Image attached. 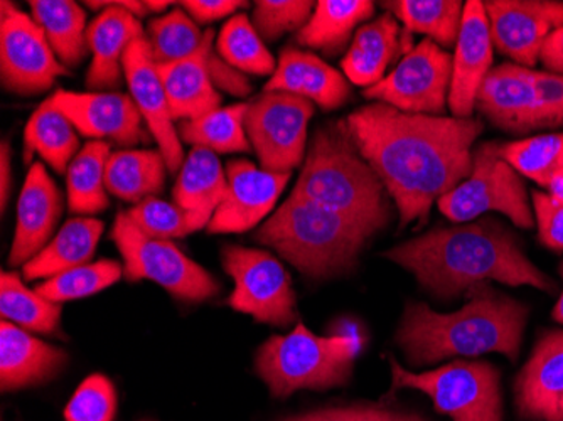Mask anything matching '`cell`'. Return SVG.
<instances>
[{"label":"cell","instance_id":"cell-1","mask_svg":"<svg viewBox=\"0 0 563 421\" xmlns=\"http://www.w3.org/2000/svg\"><path fill=\"white\" fill-rule=\"evenodd\" d=\"M346 125L397 204L400 230L426 221L433 202L467 179L473 145L484 130L474 117L413 115L379 101L354 110Z\"/></svg>","mask_w":563,"mask_h":421},{"label":"cell","instance_id":"cell-2","mask_svg":"<svg viewBox=\"0 0 563 421\" xmlns=\"http://www.w3.org/2000/svg\"><path fill=\"white\" fill-rule=\"evenodd\" d=\"M383 256L410 272L439 299L461 296L484 281H499L509 287L530 285L550 293L556 288L555 281L521 252L514 234L492 218L435 228L388 250Z\"/></svg>","mask_w":563,"mask_h":421},{"label":"cell","instance_id":"cell-3","mask_svg":"<svg viewBox=\"0 0 563 421\" xmlns=\"http://www.w3.org/2000/svg\"><path fill=\"white\" fill-rule=\"evenodd\" d=\"M527 319V306L484 281L467 290L466 303L457 312L441 313L427 303L408 302L395 339L408 363L417 367L489 353L517 361Z\"/></svg>","mask_w":563,"mask_h":421},{"label":"cell","instance_id":"cell-4","mask_svg":"<svg viewBox=\"0 0 563 421\" xmlns=\"http://www.w3.org/2000/svg\"><path fill=\"white\" fill-rule=\"evenodd\" d=\"M292 196L332 209L373 234L390 223L387 189L357 151L346 120L316 130Z\"/></svg>","mask_w":563,"mask_h":421},{"label":"cell","instance_id":"cell-5","mask_svg":"<svg viewBox=\"0 0 563 421\" xmlns=\"http://www.w3.org/2000/svg\"><path fill=\"white\" fill-rule=\"evenodd\" d=\"M372 236L356 221L292 195L255 233L261 245L318 280L347 274Z\"/></svg>","mask_w":563,"mask_h":421},{"label":"cell","instance_id":"cell-6","mask_svg":"<svg viewBox=\"0 0 563 421\" xmlns=\"http://www.w3.org/2000/svg\"><path fill=\"white\" fill-rule=\"evenodd\" d=\"M363 339L350 322H343L329 337L312 334L297 322L287 335H272L255 356V372L274 398L290 397L299 389L336 388L353 375L354 359Z\"/></svg>","mask_w":563,"mask_h":421},{"label":"cell","instance_id":"cell-7","mask_svg":"<svg viewBox=\"0 0 563 421\" xmlns=\"http://www.w3.org/2000/svg\"><path fill=\"white\" fill-rule=\"evenodd\" d=\"M395 389L426 392L439 413L452 421H503L498 367L489 363L452 361L432 372H407L390 359Z\"/></svg>","mask_w":563,"mask_h":421},{"label":"cell","instance_id":"cell-8","mask_svg":"<svg viewBox=\"0 0 563 421\" xmlns=\"http://www.w3.org/2000/svg\"><path fill=\"white\" fill-rule=\"evenodd\" d=\"M110 239L123 258L129 281L152 280L181 302H205L220 293V284L173 242L142 233L129 214L120 211Z\"/></svg>","mask_w":563,"mask_h":421},{"label":"cell","instance_id":"cell-9","mask_svg":"<svg viewBox=\"0 0 563 421\" xmlns=\"http://www.w3.org/2000/svg\"><path fill=\"white\" fill-rule=\"evenodd\" d=\"M438 206L441 213L454 223H466L481 214L498 211L523 230H530L534 224L523 180L503 159L498 142L477 145L470 176L442 196Z\"/></svg>","mask_w":563,"mask_h":421},{"label":"cell","instance_id":"cell-10","mask_svg":"<svg viewBox=\"0 0 563 421\" xmlns=\"http://www.w3.org/2000/svg\"><path fill=\"white\" fill-rule=\"evenodd\" d=\"M223 268L235 281L228 306L262 324L290 328L296 322V292L286 267L265 250L224 246Z\"/></svg>","mask_w":563,"mask_h":421},{"label":"cell","instance_id":"cell-11","mask_svg":"<svg viewBox=\"0 0 563 421\" xmlns=\"http://www.w3.org/2000/svg\"><path fill=\"white\" fill-rule=\"evenodd\" d=\"M312 115V101L282 91H265L249 103L245 132L262 169L290 173L302 164Z\"/></svg>","mask_w":563,"mask_h":421},{"label":"cell","instance_id":"cell-12","mask_svg":"<svg viewBox=\"0 0 563 421\" xmlns=\"http://www.w3.org/2000/svg\"><path fill=\"white\" fill-rule=\"evenodd\" d=\"M452 81V56L423 40L404 55L397 68L366 88L365 98L413 115L445 117Z\"/></svg>","mask_w":563,"mask_h":421},{"label":"cell","instance_id":"cell-13","mask_svg":"<svg viewBox=\"0 0 563 421\" xmlns=\"http://www.w3.org/2000/svg\"><path fill=\"white\" fill-rule=\"evenodd\" d=\"M0 12V76L5 90L37 95L49 90L68 68L58 62L46 34L30 15L11 2Z\"/></svg>","mask_w":563,"mask_h":421},{"label":"cell","instance_id":"cell-14","mask_svg":"<svg viewBox=\"0 0 563 421\" xmlns=\"http://www.w3.org/2000/svg\"><path fill=\"white\" fill-rule=\"evenodd\" d=\"M484 9L493 46L528 69L540 62L550 34L563 27V2L556 0H489Z\"/></svg>","mask_w":563,"mask_h":421},{"label":"cell","instance_id":"cell-15","mask_svg":"<svg viewBox=\"0 0 563 421\" xmlns=\"http://www.w3.org/2000/svg\"><path fill=\"white\" fill-rule=\"evenodd\" d=\"M290 173H268L249 160L227 166V195L208 223L214 234L245 233L257 226L280 198Z\"/></svg>","mask_w":563,"mask_h":421},{"label":"cell","instance_id":"cell-16","mask_svg":"<svg viewBox=\"0 0 563 421\" xmlns=\"http://www.w3.org/2000/svg\"><path fill=\"white\" fill-rule=\"evenodd\" d=\"M46 101L62 112L84 137L112 141L120 147H132L144 139L141 112L126 95L58 90Z\"/></svg>","mask_w":563,"mask_h":421},{"label":"cell","instance_id":"cell-17","mask_svg":"<svg viewBox=\"0 0 563 421\" xmlns=\"http://www.w3.org/2000/svg\"><path fill=\"white\" fill-rule=\"evenodd\" d=\"M123 71L126 84L131 88L132 100L137 104L139 112L147 122L151 134L159 144L167 169L176 173L183 167L181 142L170 115L166 88L161 78L159 68L152 58L151 44L147 37L135 40L123 56Z\"/></svg>","mask_w":563,"mask_h":421},{"label":"cell","instance_id":"cell-18","mask_svg":"<svg viewBox=\"0 0 563 421\" xmlns=\"http://www.w3.org/2000/svg\"><path fill=\"white\" fill-rule=\"evenodd\" d=\"M493 40L484 2L464 4L463 24L452 58L449 109L454 119H471L476 110V95L484 78L493 69Z\"/></svg>","mask_w":563,"mask_h":421},{"label":"cell","instance_id":"cell-19","mask_svg":"<svg viewBox=\"0 0 563 421\" xmlns=\"http://www.w3.org/2000/svg\"><path fill=\"white\" fill-rule=\"evenodd\" d=\"M62 195L43 164H33L18 202V226L9 253L12 267H24L46 248L62 218Z\"/></svg>","mask_w":563,"mask_h":421},{"label":"cell","instance_id":"cell-20","mask_svg":"<svg viewBox=\"0 0 563 421\" xmlns=\"http://www.w3.org/2000/svg\"><path fill=\"white\" fill-rule=\"evenodd\" d=\"M533 69L515 63L496 66L476 95V110L496 129L523 135L534 130Z\"/></svg>","mask_w":563,"mask_h":421},{"label":"cell","instance_id":"cell-21","mask_svg":"<svg viewBox=\"0 0 563 421\" xmlns=\"http://www.w3.org/2000/svg\"><path fill=\"white\" fill-rule=\"evenodd\" d=\"M90 8H106L87 30L91 51L87 87L91 90H113L122 85L123 56L135 40L144 36L141 21L113 2H88Z\"/></svg>","mask_w":563,"mask_h":421},{"label":"cell","instance_id":"cell-22","mask_svg":"<svg viewBox=\"0 0 563 421\" xmlns=\"http://www.w3.org/2000/svg\"><path fill=\"white\" fill-rule=\"evenodd\" d=\"M521 417L555 421L563 398V331H547L515 383Z\"/></svg>","mask_w":563,"mask_h":421},{"label":"cell","instance_id":"cell-23","mask_svg":"<svg viewBox=\"0 0 563 421\" xmlns=\"http://www.w3.org/2000/svg\"><path fill=\"white\" fill-rule=\"evenodd\" d=\"M265 91L296 95L324 110L340 109L351 97L350 84L338 69L297 47L282 51L277 69L265 85Z\"/></svg>","mask_w":563,"mask_h":421},{"label":"cell","instance_id":"cell-24","mask_svg":"<svg viewBox=\"0 0 563 421\" xmlns=\"http://www.w3.org/2000/svg\"><path fill=\"white\" fill-rule=\"evenodd\" d=\"M68 354L33 337L12 322L0 324V388H30L55 379L66 366Z\"/></svg>","mask_w":563,"mask_h":421},{"label":"cell","instance_id":"cell-25","mask_svg":"<svg viewBox=\"0 0 563 421\" xmlns=\"http://www.w3.org/2000/svg\"><path fill=\"white\" fill-rule=\"evenodd\" d=\"M213 37V31L208 30L205 44L191 58L157 66L173 120H195L220 109L221 97L208 69Z\"/></svg>","mask_w":563,"mask_h":421},{"label":"cell","instance_id":"cell-26","mask_svg":"<svg viewBox=\"0 0 563 421\" xmlns=\"http://www.w3.org/2000/svg\"><path fill=\"white\" fill-rule=\"evenodd\" d=\"M404 33L390 12L362 25L341 66L351 84L373 87L385 78L388 66L400 55Z\"/></svg>","mask_w":563,"mask_h":421},{"label":"cell","instance_id":"cell-27","mask_svg":"<svg viewBox=\"0 0 563 421\" xmlns=\"http://www.w3.org/2000/svg\"><path fill=\"white\" fill-rule=\"evenodd\" d=\"M174 201L191 218L195 230L208 226L227 195V174L210 148L195 147L174 186Z\"/></svg>","mask_w":563,"mask_h":421},{"label":"cell","instance_id":"cell-28","mask_svg":"<svg viewBox=\"0 0 563 421\" xmlns=\"http://www.w3.org/2000/svg\"><path fill=\"white\" fill-rule=\"evenodd\" d=\"M103 233V223L93 218L66 221L49 245L22 267L24 280L56 277L73 268L84 267L95 255Z\"/></svg>","mask_w":563,"mask_h":421},{"label":"cell","instance_id":"cell-29","mask_svg":"<svg viewBox=\"0 0 563 421\" xmlns=\"http://www.w3.org/2000/svg\"><path fill=\"white\" fill-rule=\"evenodd\" d=\"M373 12L375 4L369 0H321L297 33V43L322 51L325 56L340 55L356 25L372 18Z\"/></svg>","mask_w":563,"mask_h":421},{"label":"cell","instance_id":"cell-30","mask_svg":"<svg viewBox=\"0 0 563 421\" xmlns=\"http://www.w3.org/2000/svg\"><path fill=\"white\" fill-rule=\"evenodd\" d=\"M166 160L156 151H117L107 163L106 188L126 202H142L163 192Z\"/></svg>","mask_w":563,"mask_h":421},{"label":"cell","instance_id":"cell-31","mask_svg":"<svg viewBox=\"0 0 563 421\" xmlns=\"http://www.w3.org/2000/svg\"><path fill=\"white\" fill-rule=\"evenodd\" d=\"M34 21L66 68L80 65L87 56V15L71 0H31Z\"/></svg>","mask_w":563,"mask_h":421},{"label":"cell","instance_id":"cell-32","mask_svg":"<svg viewBox=\"0 0 563 421\" xmlns=\"http://www.w3.org/2000/svg\"><path fill=\"white\" fill-rule=\"evenodd\" d=\"M78 147L80 141L76 137L73 123L44 101L24 130L25 163H31L34 152H37L56 173L65 174L78 155Z\"/></svg>","mask_w":563,"mask_h":421},{"label":"cell","instance_id":"cell-33","mask_svg":"<svg viewBox=\"0 0 563 421\" xmlns=\"http://www.w3.org/2000/svg\"><path fill=\"white\" fill-rule=\"evenodd\" d=\"M110 145L91 141L78 152L66 173L68 206L73 214H95L110 206L106 188Z\"/></svg>","mask_w":563,"mask_h":421},{"label":"cell","instance_id":"cell-34","mask_svg":"<svg viewBox=\"0 0 563 421\" xmlns=\"http://www.w3.org/2000/svg\"><path fill=\"white\" fill-rule=\"evenodd\" d=\"M385 8L400 19L404 33L426 34L427 40L449 49L457 43L464 4L459 0H397Z\"/></svg>","mask_w":563,"mask_h":421},{"label":"cell","instance_id":"cell-35","mask_svg":"<svg viewBox=\"0 0 563 421\" xmlns=\"http://www.w3.org/2000/svg\"><path fill=\"white\" fill-rule=\"evenodd\" d=\"M249 103H236L218 109L195 120H183L177 134L195 147H205L214 154L249 152L250 141L245 132V113Z\"/></svg>","mask_w":563,"mask_h":421},{"label":"cell","instance_id":"cell-36","mask_svg":"<svg viewBox=\"0 0 563 421\" xmlns=\"http://www.w3.org/2000/svg\"><path fill=\"white\" fill-rule=\"evenodd\" d=\"M0 315L4 321L14 322L19 328L40 334L58 331L62 306L49 302L22 284L14 272H2L0 277Z\"/></svg>","mask_w":563,"mask_h":421},{"label":"cell","instance_id":"cell-37","mask_svg":"<svg viewBox=\"0 0 563 421\" xmlns=\"http://www.w3.org/2000/svg\"><path fill=\"white\" fill-rule=\"evenodd\" d=\"M218 53L233 68L249 75L275 73V59L245 14L233 15L218 37Z\"/></svg>","mask_w":563,"mask_h":421},{"label":"cell","instance_id":"cell-38","mask_svg":"<svg viewBox=\"0 0 563 421\" xmlns=\"http://www.w3.org/2000/svg\"><path fill=\"white\" fill-rule=\"evenodd\" d=\"M205 40L207 31L201 33L196 22L181 9H174L148 24L147 41L157 66L191 58L201 49Z\"/></svg>","mask_w":563,"mask_h":421},{"label":"cell","instance_id":"cell-39","mask_svg":"<svg viewBox=\"0 0 563 421\" xmlns=\"http://www.w3.org/2000/svg\"><path fill=\"white\" fill-rule=\"evenodd\" d=\"M501 155L518 174L549 188L550 180L563 173V134L501 144Z\"/></svg>","mask_w":563,"mask_h":421},{"label":"cell","instance_id":"cell-40","mask_svg":"<svg viewBox=\"0 0 563 421\" xmlns=\"http://www.w3.org/2000/svg\"><path fill=\"white\" fill-rule=\"evenodd\" d=\"M120 263L113 259H100L87 263L84 267L73 268L65 274L56 275L36 288V292L49 302H71L76 299L95 296L122 278Z\"/></svg>","mask_w":563,"mask_h":421},{"label":"cell","instance_id":"cell-41","mask_svg":"<svg viewBox=\"0 0 563 421\" xmlns=\"http://www.w3.org/2000/svg\"><path fill=\"white\" fill-rule=\"evenodd\" d=\"M126 214L151 239L170 242L174 239H185L196 231L185 209L159 198L144 199L131 211H126Z\"/></svg>","mask_w":563,"mask_h":421},{"label":"cell","instance_id":"cell-42","mask_svg":"<svg viewBox=\"0 0 563 421\" xmlns=\"http://www.w3.org/2000/svg\"><path fill=\"white\" fill-rule=\"evenodd\" d=\"M316 4L311 0H258L253 9V27L265 41L286 33H299L311 19Z\"/></svg>","mask_w":563,"mask_h":421},{"label":"cell","instance_id":"cell-43","mask_svg":"<svg viewBox=\"0 0 563 421\" xmlns=\"http://www.w3.org/2000/svg\"><path fill=\"white\" fill-rule=\"evenodd\" d=\"M115 414L117 389L103 375L88 376L65 408L66 421H113Z\"/></svg>","mask_w":563,"mask_h":421},{"label":"cell","instance_id":"cell-44","mask_svg":"<svg viewBox=\"0 0 563 421\" xmlns=\"http://www.w3.org/2000/svg\"><path fill=\"white\" fill-rule=\"evenodd\" d=\"M534 130L563 126V75L533 71Z\"/></svg>","mask_w":563,"mask_h":421},{"label":"cell","instance_id":"cell-45","mask_svg":"<svg viewBox=\"0 0 563 421\" xmlns=\"http://www.w3.org/2000/svg\"><path fill=\"white\" fill-rule=\"evenodd\" d=\"M531 201L540 242L553 252H563V201L540 191L531 192Z\"/></svg>","mask_w":563,"mask_h":421},{"label":"cell","instance_id":"cell-46","mask_svg":"<svg viewBox=\"0 0 563 421\" xmlns=\"http://www.w3.org/2000/svg\"><path fill=\"white\" fill-rule=\"evenodd\" d=\"M208 69H210L214 88H220V90L228 91V93L235 95V97H246L252 91L249 78L239 69L233 68L232 65H228L221 58L220 53L214 49L211 51L210 58H208Z\"/></svg>","mask_w":563,"mask_h":421},{"label":"cell","instance_id":"cell-47","mask_svg":"<svg viewBox=\"0 0 563 421\" xmlns=\"http://www.w3.org/2000/svg\"><path fill=\"white\" fill-rule=\"evenodd\" d=\"M181 5H185L192 21L205 24V22L218 21V19L233 14L236 9L245 8L246 2H239V0H186V2H181Z\"/></svg>","mask_w":563,"mask_h":421},{"label":"cell","instance_id":"cell-48","mask_svg":"<svg viewBox=\"0 0 563 421\" xmlns=\"http://www.w3.org/2000/svg\"><path fill=\"white\" fill-rule=\"evenodd\" d=\"M351 421H427L412 413H398L382 407H350Z\"/></svg>","mask_w":563,"mask_h":421},{"label":"cell","instance_id":"cell-49","mask_svg":"<svg viewBox=\"0 0 563 421\" xmlns=\"http://www.w3.org/2000/svg\"><path fill=\"white\" fill-rule=\"evenodd\" d=\"M540 62L550 73L563 75V27L550 34L540 53Z\"/></svg>","mask_w":563,"mask_h":421},{"label":"cell","instance_id":"cell-50","mask_svg":"<svg viewBox=\"0 0 563 421\" xmlns=\"http://www.w3.org/2000/svg\"><path fill=\"white\" fill-rule=\"evenodd\" d=\"M11 152H9L8 142H2V154H0V206L2 211L8 208V198L11 195Z\"/></svg>","mask_w":563,"mask_h":421},{"label":"cell","instance_id":"cell-51","mask_svg":"<svg viewBox=\"0 0 563 421\" xmlns=\"http://www.w3.org/2000/svg\"><path fill=\"white\" fill-rule=\"evenodd\" d=\"M284 421H351V411L350 407L325 408V410L302 414V417L289 418V420Z\"/></svg>","mask_w":563,"mask_h":421},{"label":"cell","instance_id":"cell-52","mask_svg":"<svg viewBox=\"0 0 563 421\" xmlns=\"http://www.w3.org/2000/svg\"><path fill=\"white\" fill-rule=\"evenodd\" d=\"M549 191L550 196H553V198L563 201V173L559 174V176H555L552 180H550Z\"/></svg>","mask_w":563,"mask_h":421},{"label":"cell","instance_id":"cell-53","mask_svg":"<svg viewBox=\"0 0 563 421\" xmlns=\"http://www.w3.org/2000/svg\"><path fill=\"white\" fill-rule=\"evenodd\" d=\"M559 272H560V275H562V280H563V262L560 263ZM552 315H553V321L559 322V324L563 325V288H562V292H560L559 300H556L555 307H553Z\"/></svg>","mask_w":563,"mask_h":421},{"label":"cell","instance_id":"cell-54","mask_svg":"<svg viewBox=\"0 0 563 421\" xmlns=\"http://www.w3.org/2000/svg\"><path fill=\"white\" fill-rule=\"evenodd\" d=\"M167 5H170V2H154V0H147L145 2V8H147V11H164V9L167 8Z\"/></svg>","mask_w":563,"mask_h":421},{"label":"cell","instance_id":"cell-55","mask_svg":"<svg viewBox=\"0 0 563 421\" xmlns=\"http://www.w3.org/2000/svg\"><path fill=\"white\" fill-rule=\"evenodd\" d=\"M555 421H563V398L560 401L559 413H556Z\"/></svg>","mask_w":563,"mask_h":421}]
</instances>
